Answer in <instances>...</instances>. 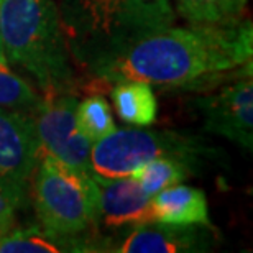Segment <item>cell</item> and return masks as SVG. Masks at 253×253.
<instances>
[{
    "instance_id": "obj_1",
    "label": "cell",
    "mask_w": 253,
    "mask_h": 253,
    "mask_svg": "<svg viewBox=\"0 0 253 253\" xmlns=\"http://www.w3.org/2000/svg\"><path fill=\"white\" fill-rule=\"evenodd\" d=\"M252 54L249 20L171 25L94 64L89 73L107 83L143 81L166 89L202 90L252 71Z\"/></svg>"
},
{
    "instance_id": "obj_2",
    "label": "cell",
    "mask_w": 253,
    "mask_h": 253,
    "mask_svg": "<svg viewBox=\"0 0 253 253\" xmlns=\"http://www.w3.org/2000/svg\"><path fill=\"white\" fill-rule=\"evenodd\" d=\"M69 54L85 69L171 27V0H58Z\"/></svg>"
},
{
    "instance_id": "obj_3",
    "label": "cell",
    "mask_w": 253,
    "mask_h": 253,
    "mask_svg": "<svg viewBox=\"0 0 253 253\" xmlns=\"http://www.w3.org/2000/svg\"><path fill=\"white\" fill-rule=\"evenodd\" d=\"M0 33L7 63L32 74L44 94L74 84L58 0H0Z\"/></svg>"
},
{
    "instance_id": "obj_4",
    "label": "cell",
    "mask_w": 253,
    "mask_h": 253,
    "mask_svg": "<svg viewBox=\"0 0 253 253\" xmlns=\"http://www.w3.org/2000/svg\"><path fill=\"white\" fill-rule=\"evenodd\" d=\"M35 209L40 227L66 252H81L83 237L99 225L97 186L51 156L43 155L35 169Z\"/></svg>"
},
{
    "instance_id": "obj_5",
    "label": "cell",
    "mask_w": 253,
    "mask_h": 253,
    "mask_svg": "<svg viewBox=\"0 0 253 253\" xmlns=\"http://www.w3.org/2000/svg\"><path fill=\"white\" fill-rule=\"evenodd\" d=\"M222 151L201 136L178 133L173 130L117 128L92 143L90 169L105 179L130 176L135 169L155 158H176L194 168H202L209 160L219 158Z\"/></svg>"
},
{
    "instance_id": "obj_6",
    "label": "cell",
    "mask_w": 253,
    "mask_h": 253,
    "mask_svg": "<svg viewBox=\"0 0 253 253\" xmlns=\"http://www.w3.org/2000/svg\"><path fill=\"white\" fill-rule=\"evenodd\" d=\"M78 99L66 92L46 94L33 110V124L37 130L42 156H51L84 178H94L90 169L92 143L81 133L76 124Z\"/></svg>"
},
{
    "instance_id": "obj_7",
    "label": "cell",
    "mask_w": 253,
    "mask_h": 253,
    "mask_svg": "<svg viewBox=\"0 0 253 253\" xmlns=\"http://www.w3.org/2000/svg\"><path fill=\"white\" fill-rule=\"evenodd\" d=\"M202 117V128L234 141L244 150L253 148V83L252 74L220 92L192 100Z\"/></svg>"
},
{
    "instance_id": "obj_8",
    "label": "cell",
    "mask_w": 253,
    "mask_h": 253,
    "mask_svg": "<svg viewBox=\"0 0 253 253\" xmlns=\"http://www.w3.org/2000/svg\"><path fill=\"white\" fill-rule=\"evenodd\" d=\"M42 158L33 119L0 107V186L27 189Z\"/></svg>"
},
{
    "instance_id": "obj_9",
    "label": "cell",
    "mask_w": 253,
    "mask_h": 253,
    "mask_svg": "<svg viewBox=\"0 0 253 253\" xmlns=\"http://www.w3.org/2000/svg\"><path fill=\"white\" fill-rule=\"evenodd\" d=\"M97 186V222L105 227L153 224L151 196L131 176L105 179L94 176Z\"/></svg>"
},
{
    "instance_id": "obj_10",
    "label": "cell",
    "mask_w": 253,
    "mask_h": 253,
    "mask_svg": "<svg viewBox=\"0 0 253 253\" xmlns=\"http://www.w3.org/2000/svg\"><path fill=\"white\" fill-rule=\"evenodd\" d=\"M209 232L204 225H171L153 222L136 225L130 235L109 252L117 253H178L207 252L211 247Z\"/></svg>"
},
{
    "instance_id": "obj_11",
    "label": "cell",
    "mask_w": 253,
    "mask_h": 253,
    "mask_svg": "<svg viewBox=\"0 0 253 253\" xmlns=\"http://www.w3.org/2000/svg\"><path fill=\"white\" fill-rule=\"evenodd\" d=\"M155 222L171 225L211 224L209 206L204 191L184 184H174L151 196Z\"/></svg>"
},
{
    "instance_id": "obj_12",
    "label": "cell",
    "mask_w": 253,
    "mask_h": 253,
    "mask_svg": "<svg viewBox=\"0 0 253 253\" xmlns=\"http://www.w3.org/2000/svg\"><path fill=\"white\" fill-rule=\"evenodd\" d=\"M115 112L124 122L135 126H150L158 117V102L153 87L143 81L115 83L112 90Z\"/></svg>"
},
{
    "instance_id": "obj_13",
    "label": "cell",
    "mask_w": 253,
    "mask_h": 253,
    "mask_svg": "<svg viewBox=\"0 0 253 253\" xmlns=\"http://www.w3.org/2000/svg\"><path fill=\"white\" fill-rule=\"evenodd\" d=\"M196 168L186 161L176 158H155L135 169L130 176L136 179V183L141 186L148 196H153L161 189H166L169 186L183 183L186 178L196 173Z\"/></svg>"
},
{
    "instance_id": "obj_14",
    "label": "cell",
    "mask_w": 253,
    "mask_h": 253,
    "mask_svg": "<svg viewBox=\"0 0 253 253\" xmlns=\"http://www.w3.org/2000/svg\"><path fill=\"white\" fill-rule=\"evenodd\" d=\"M249 0H176V10L189 23H234L242 20Z\"/></svg>"
},
{
    "instance_id": "obj_15",
    "label": "cell",
    "mask_w": 253,
    "mask_h": 253,
    "mask_svg": "<svg viewBox=\"0 0 253 253\" xmlns=\"http://www.w3.org/2000/svg\"><path fill=\"white\" fill-rule=\"evenodd\" d=\"M76 124L90 143L115 130L110 107L102 95H90L76 105Z\"/></svg>"
},
{
    "instance_id": "obj_16",
    "label": "cell",
    "mask_w": 253,
    "mask_h": 253,
    "mask_svg": "<svg viewBox=\"0 0 253 253\" xmlns=\"http://www.w3.org/2000/svg\"><path fill=\"white\" fill-rule=\"evenodd\" d=\"M42 99L23 78L10 71L8 63L0 61V107L32 114Z\"/></svg>"
},
{
    "instance_id": "obj_17",
    "label": "cell",
    "mask_w": 253,
    "mask_h": 253,
    "mask_svg": "<svg viewBox=\"0 0 253 253\" xmlns=\"http://www.w3.org/2000/svg\"><path fill=\"white\" fill-rule=\"evenodd\" d=\"M66 252L42 227L7 230L0 234V253H61Z\"/></svg>"
},
{
    "instance_id": "obj_18",
    "label": "cell",
    "mask_w": 253,
    "mask_h": 253,
    "mask_svg": "<svg viewBox=\"0 0 253 253\" xmlns=\"http://www.w3.org/2000/svg\"><path fill=\"white\" fill-rule=\"evenodd\" d=\"M27 189L2 188L0 186V234L10 230L17 212L27 204Z\"/></svg>"
},
{
    "instance_id": "obj_19",
    "label": "cell",
    "mask_w": 253,
    "mask_h": 253,
    "mask_svg": "<svg viewBox=\"0 0 253 253\" xmlns=\"http://www.w3.org/2000/svg\"><path fill=\"white\" fill-rule=\"evenodd\" d=\"M0 61L7 63V58H5V53H3V44H2V33H0Z\"/></svg>"
}]
</instances>
